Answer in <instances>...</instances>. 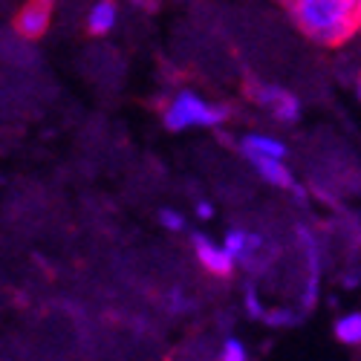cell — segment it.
I'll return each instance as SVG.
<instances>
[{"instance_id":"obj_14","label":"cell","mask_w":361,"mask_h":361,"mask_svg":"<svg viewBox=\"0 0 361 361\" xmlns=\"http://www.w3.org/2000/svg\"><path fill=\"white\" fill-rule=\"evenodd\" d=\"M197 214H200V217H205V220H208V217H212V214H214V208H212V202H205V200H197Z\"/></svg>"},{"instance_id":"obj_2","label":"cell","mask_w":361,"mask_h":361,"mask_svg":"<svg viewBox=\"0 0 361 361\" xmlns=\"http://www.w3.org/2000/svg\"><path fill=\"white\" fill-rule=\"evenodd\" d=\"M228 107L226 104H212L200 99L191 90H183L171 99V104L165 107V125L171 130H185V128H194V125H202V128H214L220 122L228 118Z\"/></svg>"},{"instance_id":"obj_1","label":"cell","mask_w":361,"mask_h":361,"mask_svg":"<svg viewBox=\"0 0 361 361\" xmlns=\"http://www.w3.org/2000/svg\"><path fill=\"white\" fill-rule=\"evenodd\" d=\"M286 9L300 32L324 47H338L361 29V0H295Z\"/></svg>"},{"instance_id":"obj_5","label":"cell","mask_w":361,"mask_h":361,"mask_svg":"<svg viewBox=\"0 0 361 361\" xmlns=\"http://www.w3.org/2000/svg\"><path fill=\"white\" fill-rule=\"evenodd\" d=\"M52 18V4H26L15 18V32L26 41H38Z\"/></svg>"},{"instance_id":"obj_3","label":"cell","mask_w":361,"mask_h":361,"mask_svg":"<svg viewBox=\"0 0 361 361\" xmlns=\"http://www.w3.org/2000/svg\"><path fill=\"white\" fill-rule=\"evenodd\" d=\"M246 96L260 104L263 110L272 113L278 122H295L300 116V104L295 99V93H289L286 87H275V84H260V81H246Z\"/></svg>"},{"instance_id":"obj_7","label":"cell","mask_w":361,"mask_h":361,"mask_svg":"<svg viewBox=\"0 0 361 361\" xmlns=\"http://www.w3.org/2000/svg\"><path fill=\"white\" fill-rule=\"evenodd\" d=\"M252 165H255V171L266 179V183H272L278 188H286V191H295L298 188L292 173H289V168L283 162H278V159H252Z\"/></svg>"},{"instance_id":"obj_11","label":"cell","mask_w":361,"mask_h":361,"mask_svg":"<svg viewBox=\"0 0 361 361\" xmlns=\"http://www.w3.org/2000/svg\"><path fill=\"white\" fill-rule=\"evenodd\" d=\"M157 220H159V226H165L168 231H183V228H185V217L179 214V212H173V208H159Z\"/></svg>"},{"instance_id":"obj_8","label":"cell","mask_w":361,"mask_h":361,"mask_svg":"<svg viewBox=\"0 0 361 361\" xmlns=\"http://www.w3.org/2000/svg\"><path fill=\"white\" fill-rule=\"evenodd\" d=\"M116 26V6L113 4H96L87 15V29L90 35H107Z\"/></svg>"},{"instance_id":"obj_12","label":"cell","mask_w":361,"mask_h":361,"mask_svg":"<svg viewBox=\"0 0 361 361\" xmlns=\"http://www.w3.org/2000/svg\"><path fill=\"white\" fill-rule=\"evenodd\" d=\"M263 321H266V324H272V326H295L300 318H298L292 310H272V312H266Z\"/></svg>"},{"instance_id":"obj_9","label":"cell","mask_w":361,"mask_h":361,"mask_svg":"<svg viewBox=\"0 0 361 361\" xmlns=\"http://www.w3.org/2000/svg\"><path fill=\"white\" fill-rule=\"evenodd\" d=\"M336 336L344 344H361V312L344 315L336 321Z\"/></svg>"},{"instance_id":"obj_6","label":"cell","mask_w":361,"mask_h":361,"mask_svg":"<svg viewBox=\"0 0 361 361\" xmlns=\"http://www.w3.org/2000/svg\"><path fill=\"white\" fill-rule=\"evenodd\" d=\"M240 150L243 157L252 162V159H283L286 157V145L272 139V136H263V133H249L240 139Z\"/></svg>"},{"instance_id":"obj_10","label":"cell","mask_w":361,"mask_h":361,"mask_svg":"<svg viewBox=\"0 0 361 361\" xmlns=\"http://www.w3.org/2000/svg\"><path fill=\"white\" fill-rule=\"evenodd\" d=\"M220 361H249V353L237 338H226L220 350Z\"/></svg>"},{"instance_id":"obj_13","label":"cell","mask_w":361,"mask_h":361,"mask_svg":"<svg viewBox=\"0 0 361 361\" xmlns=\"http://www.w3.org/2000/svg\"><path fill=\"white\" fill-rule=\"evenodd\" d=\"M246 310L252 318H266V312L260 307V295L255 292V286H246Z\"/></svg>"},{"instance_id":"obj_4","label":"cell","mask_w":361,"mask_h":361,"mask_svg":"<svg viewBox=\"0 0 361 361\" xmlns=\"http://www.w3.org/2000/svg\"><path fill=\"white\" fill-rule=\"evenodd\" d=\"M191 243H194V255H197V260H200L212 275H217V278H228V275H231L234 260H231V255L226 252V246L212 243V240H208L205 234H194V237H191Z\"/></svg>"},{"instance_id":"obj_15","label":"cell","mask_w":361,"mask_h":361,"mask_svg":"<svg viewBox=\"0 0 361 361\" xmlns=\"http://www.w3.org/2000/svg\"><path fill=\"white\" fill-rule=\"evenodd\" d=\"M355 84H358V96H361V73H358V81Z\"/></svg>"}]
</instances>
